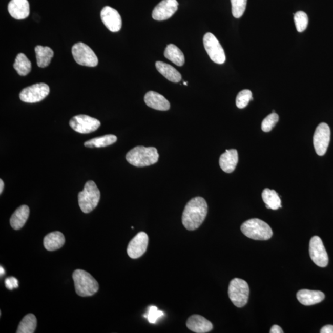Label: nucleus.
I'll use <instances>...</instances> for the list:
<instances>
[{"label":"nucleus","mask_w":333,"mask_h":333,"mask_svg":"<svg viewBox=\"0 0 333 333\" xmlns=\"http://www.w3.org/2000/svg\"><path fill=\"white\" fill-rule=\"evenodd\" d=\"M208 206L206 201L201 197H196L188 202L182 215L183 225L188 230L198 229L206 217Z\"/></svg>","instance_id":"f257e3e1"},{"label":"nucleus","mask_w":333,"mask_h":333,"mask_svg":"<svg viewBox=\"0 0 333 333\" xmlns=\"http://www.w3.org/2000/svg\"><path fill=\"white\" fill-rule=\"evenodd\" d=\"M159 154L154 147H137L130 150L126 155L127 162L130 164L143 168L154 164L158 161Z\"/></svg>","instance_id":"f03ea898"},{"label":"nucleus","mask_w":333,"mask_h":333,"mask_svg":"<svg viewBox=\"0 0 333 333\" xmlns=\"http://www.w3.org/2000/svg\"><path fill=\"white\" fill-rule=\"evenodd\" d=\"M241 230L245 236L254 240H268L273 235L271 227L259 219L246 221L242 224Z\"/></svg>","instance_id":"7ed1b4c3"},{"label":"nucleus","mask_w":333,"mask_h":333,"mask_svg":"<svg viewBox=\"0 0 333 333\" xmlns=\"http://www.w3.org/2000/svg\"><path fill=\"white\" fill-rule=\"evenodd\" d=\"M72 278L74 281L75 292L80 296H92L99 289L98 281L89 272L83 270H75Z\"/></svg>","instance_id":"20e7f679"},{"label":"nucleus","mask_w":333,"mask_h":333,"mask_svg":"<svg viewBox=\"0 0 333 333\" xmlns=\"http://www.w3.org/2000/svg\"><path fill=\"white\" fill-rule=\"evenodd\" d=\"M101 194L93 181H88L78 195V204L83 213H91L98 205Z\"/></svg>","instance_id":"39448f33"},{"label":"nucleus","mask_w":333,"mask_h":333,"mask_svg":"<svg viewBox=\"0 0 333 333\" xmlns=\"http://www.w3.org/2000/svg\"><path fill=\"white\" fill-rule=\"evenodd\" d=\"M228 296L235 306L240 308L245 306L249 296V287L246 281L240 278H234L230 281Z\"/></svg>","instance_id":"423d86ee"},{"label":"nucleus","mask_w":333,"mask_h":333,"mask_svg":"<svg viewBox=\"0 0 333 333\" xmlns=\"http://www.w3.org/2000/svg\"><path fill=\"white\" fill-rule=\"evenodd\" d=\"M72 53L78 65L88 67L98 65V59L96 54L92 48L82 42H78L72 47Z\"/></svg>","instance_id":"0eeeda50"},{"label":"nucleus","mask_w":333,"mask_h":333,"mask_svg":"<svg viewBox=\"0 0 333 333\" xmlns=\"http://www.w3.org/2000/svg\"><path fill=\"white\" fill-rule=\"evenodd\" d=\"M203 44L205 51L213 62L222 65L226 60L225 51L219 40L213 33H205L203 38Z\"/></svg>","instance_id":"6e6552de"},{"label":"nucleus","mask_w":333,"mask_h":333,"mask_svg":"<svg viewBox=\"0 0 333 333\" xmlns=\"http://www.w3.org/2000/svg\"><path fill=\"white\" fill-rule=\"evenodd\" d=\"M50 88L46 84L40 83L26 87L21 91L19 98L27 103H35L42 101L49 95Z\"/></svg>","instance_id":"1a4fd4ad"},{"label":"nucleus","mask_w":333,"mask_h":333,"mask_svg":"<svg viewBox=\"0 0 333 333\" xmlns=\"http://www.w3.org/2000/svg\"><path fill=\"white\" fill-rule=\"evenodd\" d=\"M69 125L75 132L86 134L98 130L101 122L98 119L87 115H78L72 118Z\"/></svg>","instance_id":"9d476101"},{"label":"nucleus","mask_w":333,"mask_h":333,"mask_svg":"<svg viewBox=\"0 0 333 333\" xmlns=\"http://www.w3.org/2000/svg\"><path fill=\"white\" fill-rule=\"evenodd\" d=\"M331 131L329 127L326 123H321L317 127L314 135V145L318 155H325L328 149Z\"/></svg>","instance_id":"9b49d317"},{"label":"nucleus","mask_w":333,"mask_h":333,"mask_svg":"<svg viewBox=\"0 0 333 333\" xmlns=\"http://www.w3.org/2000/svg\"><path fill=\"white\" fill-rule=\"evenodd\" d=\"M310 258L317 266L325 267L328 264L329 259L322 239L317 236L311 238L309 244Z\"/></svg>","instance_id":"f8f14e48"},{"label":"nucleus","mask_w":333,"mask_h":333,"mask_svg":"<svg viewBox=\"0 0 333 333\" xmlns=\"http://www.w3.org/2000/svg\"><path fill=\"white\" fill-rule=\"evenodd\" d=\"M148 241L149 238L146 233H138L130 241L127 247V254L130 258L138 259L143 256L147 251Z\"/></svg>","instance_id":"ddd939ff"},{"label":"nucleus","mask_w":333,"mask_h":333,"mask_svg":"<svg viewBox=\"0 0 333 333\" xmlns=\"http://www.w3.org/2000/svg\"><path fill=\"white\" fill-rule=\"evenodd\" d=\"M177 0H162L154 8L152 16L154 20L162 21L171 18L178 10Z\"/></svg>","instance_id":"4468645a"},{"label":"nucleus","mask_w":333,"mask_h":333,"mask_svg":"<svg viewBox=\"0 0 333 333\" xmlns=\"http://www.w3.org/2000/svg\"><path fill=\"white\" fill-rule=\"evenodd\" d=\"M101 18L105 26L111 32H119L122 28V18L118 11L113 8H103L101 11Z\"/></svg>","instance_id":"2eb2a0df"},{"label":"nucleus","mask_w":333,"mask_h":333,"mask_svg":"<svg viewBox=\"0 0 333 333\" xmlns=\"http://www.w3.org/2000/svg\"><path fill=\"white\" fill-rule=\"evenodd\" d=\"M186 326L191 331L196 333L210 332L213 329V324L204 317L193 315L186 322Z\"/></svg>","instance_id":"dca6fc26"},{"label":"nucleus","mask_w":333,"mask_h":333,"mask_svg":"<svg viewBox=\"0 0 333 333\" xmlns=\"http://www.w3.org/2000/svg\"><path fill=\"white\" fill-rule=\"evenodd\" d=\"M8 8L9 13L14 19L22 20L29 16L30 6L27 0H11Z\"/></svg>","instance_id":"f3484780"},{"label":"nucleus","mask_w":333,"mask_h":333,"mask_svg":"<svg viewBox=\"0 0 333 333\" xmlns=\"http://www.w3.org/2000/svg\"><path fill=\"white\" fill-rule=\"evenodd\" d=\"M144 102L148 107L158 111H168L171 108L170 102L164 96L153 91L145 95Z\"/></svg>","instance_id":"a211bd4d"},{"label":"nucleus","mask_w":333,"mask_h":333,"mask_svg":"<svg viewBox=\"0 0 333 333\" xmlns=\"http://www.w3.org/2000/svg\"><path fill=\"white\" fill-rule=\"evenodd\" d=\"M325 298V294L320 290L302 289L297 293V299L300 303L307 306L319 304Z\"/></svg>","instance_id":"6ab92c4d"},{"label":"nucleus","mask_w":333,"mask_h":333,"mask_svg":"<svg viewBox=\"0 0 333 333\" xmlns=\"http://www.w3.org/2000/svg\"><path fill=\"white\" fill-rule=\"evenodd\" d=\"M238 162V151L234 149L226 150L220 157V168L226 173H232L235 170Z\"/></svg>","instance_id":"aec40b11"},{"label":"nucleus","mask_w":333,"mask_h":333,"mask_svg":"<svg viewBox=\"0 0 333 333\" xmlns=\"http://www.w3.org/2000/svg\"><path fill=\"white\" fill-rule=\"evenodd\" d=\"M29 214V207L26 205H21L17 209L11 217L12 228L16 230L22 228L28 219Z\"/></svg>","instance_id":"412c9836"},{"label":"nucleus","mask_w":333,"mask_h":333,"mask_svg":"<svg viewBox=\"0 0 333 333\" xmlns=\"http://www.w3.org/2000/svg\"><path fill=\"white\" fill-rule=\"evenodd\" d=\"M65 243V236L60 232H51L47 235L44 240L45 249L49 251L59 249Z\"/></svg>","instance_id":"4be33fe9"},{"label":"nucleus","mask_w":333,"mask_h":333,"mask_svg":"<svg viewBox=\"0 0 333 333\" xmlns=\"http://www.w3.org/2000/svg\"><path fill=\"white\" fill-rule=\"evenodd\" d=\"M156 67L159 73L172 82L178 83L181 80V74L173 66L162 61H157Z\"/></svg>","instance_id":"5701e85b"},{"label":"nucleus","mask_w":333,"mask_h":333,"mask_svg":"<svg viewBox=\"0 0 333 333\" xmlns=\"http://www.w3.org/2000/svg\"><path fill=\"white\" fill-rule=\"evenodd\" d=\"M35 51L38 67L44 68L50 65L54 55L52 49L48 47H42L40 45H38L35 47Z\"/></svg>","instance_id":"b1692460"},{"label":"nucleus","mask_w":333,"mask_h":333,"mask_svg":"<svg viewBox=\"0 0 333 333\" xmlns=\"http://www.w3.org/2000/svg\"><path fill=\"white\" fill-rule=\"evenodd\" d=\"M262 196L266 208L277 210L281 207L280 196L275 190L266 189L263 191Z\"/></svg>","instance_id":"393cba45"},{"label":"nucleus","mask_w":333,"mask_h":333,"mask_svg":"<svg viewBox=\"0 0 333 333\" xmlns=\"http://www.w3.org/2000/svg\"><path fill=\"white\" fill-rule=\"evenodd\" d=\"M164 56L167 59L178 66H182L185 62L184 54L179 48L173 44H169L167 46Z\"/></svg>","instance_id":"a878e982"},{"label":"nucleus","mask_w":333,"mask_h":333,"mask_svg":"<svg viewBox=\"0 0 333 333\" xmlns=\"http://www.w3.org/2000/svg\"><path fill=\"white\" fill-rule=\"evenodd\" d=\"M13 66L20 76H26L31 71V62L24 53L17 54Z\"/></svg>","instance_id":"bb28decb"},{"label":"nucleus","mask_w":333,"mask_h":333,"mask_svg":"<svg viewBox=\"0 0 333 333\" xmlns=\"http://www.w3.org/2000/svg\"><path fill=\"white\" fill-rule=\"evenodd\" d=\"M37 320L34 315L27 314L19 323L17 333H33L37 328Z\"/></svg>","instance_id":"cd10ccee"},{"label":"nucleus","mask_w":333,"mask_h":333,"mask_svg":"<svg viewBox=\"0 0 333 333\" xmlns=\"http://www.w3.org/2000/svg\"><path fill=\"white\" fill-rule=\"evenodd\" d=\"M117 140L116 136L114 135H107L92 139L84 143L85 147L87 148H101L110 146Z\"/></svg>","instance_id":"c85d7f7f"},{"label":"nucleus","mask_w":333,"mask_h":333,"mask_svg":"<svg viewBox=\"0 0 333 333\" xmlns=\"http://www.w3.org/2000/svg\"><path fill=\"white\" fill-rule=\"evenodd\" d=\"M294 16H295L294 20H295L297 30L299 32H304L306 30L308 24L307 14L304 11H298L296 14H294Z\"/></svg>","instance_id":"c756f323"},{"label":"nucleus","mask_w":333,"mask_h":333,"mask_svg":"<svg viewBox=\"0 0 333 333\" xmlns=\"http://www.w3.org/2000/svg\"><path fill=\"white\" fill-rule=\"evenodd\" d=\"M253 93L249 90H243L238 94L236 99V105L240 109L246 108L251 100H253Z\"/></svg>","instance_id":"7c9ffc66"},{"label":"nucleus","mask_w":333,"mask_h":333,"mask_svg":"<svg viewBox=\"0 0 333 333\" xmlns=\"http://www.w3.org/2000/svg\"><path fill=\"white\" fill-rule=\"evenodd\" d=\"M233 16L235 18L243 16L247 5V0H231Z\"/></svg>","instance_id":"2f4dec72"},{"label":"nucleus","mask_w":333,"mask_h":333,"mask_svg":"<svg viewBox=\"0 0 333 333\" xmlns=\"http://www.w3.org/2000/svg\"><path fill=\"white\" fill-rule=\"evenodd\" d=\"M279 120V116L277 113H272L266 117L262 121V130L264 132H269L273 129L275 125Z\"/></svg>","instance_id":"473e14b6"},{"label":"nucleus","mask_w":333,"mask_h":333,"mask_svg":"<svg viewBox=\"0 0 333 333\" xmlns=\"http://www.w3.org/2000/svg\"><path fill=\"white\" fill-rule=\"evenodd\" d=\"M163 316H164V313L159 310L158 308L155 306H151L148 313L144 315V317L147 318L149 322L153 324L156 323L157 320Z\"/></svg>","instance_id":"72a5a7b5"},{"label":"nucleus","mask_w":333,"mask_h":333,"mask_svg":"<svg viewBox=\"0 0 333 333\" xmlns=\"http://www.w3.org/2000/svg\"><path fill=\"white\" fill-rule=\"evenodd\" d=\"M5 285L10 290L17 288L18 287V280L13 277L8 278L5 280Z\"/></svg>","instance_id":"f704fd0d"},{"label":"nucleus","mask_w":333,"mask_h":333,"mask_svg":"<svg viewBox=\"0 0 333 333\" xmlns=\"http://www.w3.org/2000/svg\"><path fill=\"white\" fill-rule=\"evenodd\" d=\"M321 333H333V325L324 326L320 330Z\"/></svg>","instance_id":"c9c22d12"},{"label":"nucleus","mask_w":333,"mask_h":333,"mask_svg":"<svg viewBox=\"0 0 333 333\" xmlns=\"http://www.w3.org/2000/svg\"><path fill=\"white\" fill-rule=\"evenodd\" d=\"M270 333H283V329L278 325H274L272 327Z\"/></svg>","instance_id":"e433bc0d"},{"label":"nucleus","mask_w":333,"mask_h":333,"mask_svg":"<svg viewBox=\"0 0 333 333\" xmlns=\"http://www.w3.org/2000/svg\"><path fill=\"white\" fill-rule=\"evenodd\" d=\"M4 189V182L2 179L0 180V194H2Z\"/></svg>","instance_id":"4c0bfd02"},{"label":"nucleus","mask_w":333,"mask_h":333,"mask_svg":"<svg viewBox=\"0 0 333 333\" xmlns=\"http://www.w3.org/2000/svg\"><path fill=\"white\" fill-rule=\"evenodd\" d=\"M0 270H1V275H4L5 270H4V268L2 267V266H1V267H0Z\"/></svg>","instance_id":"58836bf2"},{"label":"nucleus","mask_w":333,"mask_h":333,"mask_svg":"<svg viewBox=\"0 0 333 333\" xmlns=\"http://www.w3.org/2000/svg\"><path fill=\"white\" fill-rule=\"evenodd\" d=\"M183 84H184V85H186V86H187V84H187V82H185V81H184V82H183Z\"/></svg>","instance_id":"ea45409f"}]
</instances>
